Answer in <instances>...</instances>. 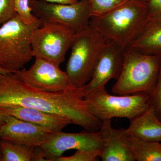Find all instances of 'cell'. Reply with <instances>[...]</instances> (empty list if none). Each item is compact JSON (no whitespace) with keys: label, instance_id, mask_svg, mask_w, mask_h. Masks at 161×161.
<instances>
[{"label":"cell","instance_id":"6da1fadb","mask_svg":"<svg viewBox=\"0 0 161 161\" xmlns=\"http://www.w3.org/2000/svg\"><path fill=\"white\" fill-rule=\"evenodd\" d=\"M21 107L56 114L87 132L100 130L102 121L89 111L80 88L59 92L33 89L13 73L0 74V108Z\"/></svg>","mask_w":161,"mask_h":161},{"label":"cell","instance_id":"7a4b0ae2","mask_svg":"<svg viewBox=\"0 0 161 161\" xmlns=\"http://www.w3.org/2000/svg\"><path fill=\"white\" fill-rule=\"evenodd\" d=\"M149 21L148 2L130 0L109 13L91 17L90 25L125 49L143 31Z\"/></svg>","mask_w":161,"mask_h":161},{"label":"cell","instance_id":"3957f363","mask_svg":"<svg viewBox=\"0 0 161 161\" xmlns=\"http://www.w3.org/2000/svg\"><path fill=\"white\" fill-rule=\"evenodd\" d=\"M161 69V56L144 53L129 47L125 50L121 71L112 92L117 95H150Z\"/></svg>","mask_w":161,"mask_h":161},{"label":"cell","instance_id":"277c9868","mask_svg":"<svg viewBox=\"0 0 161 161\" xmlns=\"http://www.w3.org/2000/svg\"><path fill=\"white\" fill-rule=\"evenodd\" d=\"M38 18L33 23H23L17 14L0 26V68L9 72L23 69L34 57L30 42L33 31L42 25Z\"/></svg>","mask_w":161,"mask_h":161},{"label":"cell","instance_id":"5b68a950","mask_svg":"<svg viewBox=\"0 0 161 161\" xmlns=\"http://www.w3.org/2000/svg\"><path fill=\"white\" fill-rule=\"evenodd\" d=\"M109 41L91 25L75 34L66 70L75 87H82L88 83Z\"/></svg>","mask_w":161,"mask_h":161},{"label":"cell","instance_id":"8992f818","mask_svg":"<svg viewBox=\"0 0 161 161\" xmlns=\"http://www.w3.org/2000/svg\"><path fill=\"white\" fill-rule=\"evenodd\" d=\"M84 100L89 111L102 121L113 118H127L130 121L150 107L148 94L113 95L108 93L105 86L89 92Z\"/></svg>","mask_w":161,"mask_h":161},{"label":"cell","instance_id":"52a82bcc","mask_svg":"<svg viewBox=\"0 0 161 161\" xmlns=\"http://www.w3.org/2000/svg\"><path fill=\"white\" fill-rule=\"evenodd\" d=\"M75 32L67 26L56 23H42L30 37L33 54L60 66L70 48Z\"/></svg>","mask_w":161,"mask_h":161},{"label":"cell","instance_id":"ba28073f","mask_svg":"<svg viewBox=\"0 0 161 161\" xmlns=\"http://www.w3.org/2000/svg\"><path fill=\"white\" fill-rule=\"evenodd\" d=\"M35 16L42 23H56L78 32L90 25L91 14L89 0H80L73 4L52 3L41 0H29Z\"/></svg>","mask_w":161,"mask_h":161},{"label":"cell","instance_id":"9c48e42d","mask_svg":"<svg viewBox=\"0 0 161 161\" xmlns=\"http://www.w3.org/2000/svg\"><path fill=\"white\" fill-rule=\"evenodd\" d=\"M15 77L33 89L47 92H59L76 88L66 72L59 66L41 58H36L28 69L13 73Z\"/></svg>","mask_w":161,"mask_h":161},{"label":"cell","instance_id":"30bf717a","mask_svg":"<svg viewBox=\"0 0 161 161\" xmlns=\"http://www.w3.org/2000/svg\"><path fill=\"white\" fill-rule=\"evenodd\" d=\"M103 138L100 131L79 133L53 132L40 147L46 154L48 161H54L71 150H102Z\"/></svg>","mask_w":161,"mask_h":161},{"label":"cell","instance_id":"8fae6325","mask_svg":"<svg viewBox=\"0 0 161 161\" xmlns=\"http://www.w3.org/2000/svg\"><path fill=\"white\" fill-rule=\"evenodd\" d=\"M125 49L109 41L101 55L91 80L80 88L84 97L95 89L105 86L111 79H118L122 68Z\"/></svg>","mask_w":161,"mask_h":161},{"label":"cell","instance_id":"7c38bea8","mask_svg":"<svg viewBox=\"0 0 161 161\" xmlns=\"http://www.w3.org/2000/svg\"><path fill=\"white\" fill-rule=\"evenodd\" d=\"M52 133L34 124L7 115L6 122L0 128V139L40 147Z\"/></svg>","mask_w":161,"mask_h":161},{"label":"cell","instance_id":"4fadbf2b","mask_svg":"<svg viewBox=\"0 0 161 161\" xmlns=\"http://www.w3.org/2000/svg\"><path fill=\"white\" fill-rule=\"evenodd\" d=\"M112 120L102 121L100 132L103 145L100 157L103 161H135L130 147L129 136L125 129H114Z\"/></svg>","mask_w":161,"mask_h":161},{"label":"cell","instance_id":"5bb4252c","mask_svg":"<svg viewBox=\"0 0 161 161\" xmlns=\"http://www.w3.org/2000/svg\"><path fill=\"white\" fill-rule=\"evenodd\" d=\"M0 111L3 114L14 116L52 132L62 131L68 125L71 124L69 119L63 116L31 108H0Z\"/></svg>","mask_w":161,"mask_h":161},{"label":"cell","instance_id":"9a60e30c","mask_svg":"<svg viewBox=\"0 0 161 161\" xmlns=\"http://www.w3.org/2000/svg\"><path fill=\"white\" fill-rule=\"evenodd\" d=\"M125 132L128 135L150 142H161V121L152 107L130 120Z\"/></svg>","mask_w":161,"mask_h":161},{"label":"cell","instance_id":"2e32d148","mask_svg":"<svg viewBox=\"0 0 161 161\" xmlns=\"http://www.w3.org/2000/svg\"><path fill=\"white\" fill-rule=\"evenodd\" d=\"M130 47L144 53L161 56V20H149Z\"/></svg>","mask_w":161,"mask_h":161},{"label":"cell","instance_id":"e0dca14e","mask_svg":"<svg viewBox=\"0 0 161 161\" xmlns=\"http://www.w3.org/2000/svg\"><path fill=\"white\" fill-rule=\"evenodd\" d=\"M128 136L135 161H161V142H150Z\"/></svg>","mask_w":161,"mask_h":161},{"label":"cell","instance_id":"ac0fdd59","mask_svg":"<svg viewBox=\"0 0 161 161\" xmlns=\"http://www.w3.org/2000/svg\"><path fill=\"white\" fill-rule=\"evenodd\" d=\"M35 147L0 139L1 161H32Z\"/></svg>","mask_w":161,"mask_h":161},{"label":"cell","instance_id":"d6986e66","mask_svg":"<svg viewBox=\"0 0 161 161\" xmlns=\"http://www.w3.org/2000/svg\"><path fill=\"white\" fill-rule=\"evenodd\" d=\"M130 0H89L91 17L101 16L109 13Z\"/></svg>","mask_w":161,"mask_h":161},{"label":"cell","instance_id":"ffe728a7","mask_svg":"<svg viewBox=\"0 0 161 161\" xmlns=\"http://www.w3.org/2000/svg\"><path fill=\"white\" fill-rule=\"evenodd\" d=\"M101 150H78L73 155L62 156L55 159L56 161H95L100 157Z\"/></svg>","mask_w":161,"mask_h":161},{"label":"cell","instance_id":"44dd1931","mask_svg":"<svg viewBox=\"0 0 161 161\" xmlns=\"http://www.w3.org/2000/svg\"><path fill=\"white\" fill-rule=\"evenodd\" d=\"M14 6L16 12L25 24H32L37 19L32 12L29 0H14Z\"/></svg>","mask_w":161,"mask_h":161},{"label":"cell","instance_id":"7402d4cb","mask_svg":"<svg viewBox=\"0 0 161 161\" xmlns=\"http://www.w3.org/2000/svg\"><path fill=\"white\" fill-rule=\"evenodd\" d=\"M149 96L150 106L161 121V69L157 83Z\"/></svg>","mask_w":161,"mask_h":161},{"label":"cell","instance_id":"603a6c76","mask_svg":"<svg viewBox=\"0 0 161 161\" xmlns=\"http://www.w3.org/2000/svg\"><path fill=\"white\" fill-rule=\"evenodd\" d=\"M16 14L14 0H0V26Z\"/></svg>","mask_w":161,"mask_h":161},{"label":"cell","instance_id":"cb8c5ba5","mask_svg":"<svg viewBox=\"0 0 161 161\" xmlns=\"http://www.w3.org/2000/svg\"><path fill=\"white\" fill-rule=\"evenodd\" d=\"M149 20H161V0H149Z\"/></svg>","mask_w":161,"mask_h":161},{"label":"cell","instance_id":"d4e9b609","mask_svg":"<svg viewBox=\"0 0 161 161\" xmlns=\"http://www.w3.org/2000/svg\"><path fill=\"white\" fill-rule=\"evenodd\" d=\"M52 3L61 4H73L78 3V0H41Z\"/></svg>","mask_w":161,"mask_h":161},{"label":"cell","instance_id":"484cf974","mask_svg":"<svg viewBox=\"0 0 161 161\" xmlns=\"http://www.w3.org/2000/svg\"><path fill=\"white\" fill-rule=\"evenodd\" d=\"M7 115L3 114L0 111V128L6 122Z\"/></svg>","mask_w":161,"mask_h":161},{"label":"cell","instance_id":"4316f807","mask_svg":"<svg viewBox=\"0 0 161 161\" xmlns=\"http://www.w3.org/2000/svg\"><path fill=\"white\" fill-rule=\"evenodd\" d=\"M9 73V72L6 71L0 68V74H4V73Z\"/></svg>","mask_w":161,"mask_h":161},{"label":"cell","instance_id":"83f0119b","mask_svg":"<svg viewBox=\"0 0 161 161\" xmlns=\"http://www.w3.org/2000/svg\"><path fill=\"white\" fill-rule=\"evenodd\" d=\"M142 1H146V2H149V0H142Z\"/></svg>","mask_w":161,"mask_h":161},{"label":"cell","instance_id":"f1b7e54d","mask_svg":"<svg viewBox=\"0 0 161 161\" xmlns=\"http://www.w3.org/2000/svg\"></svg>","mask_w":161,"mask_h":161}]
</instances>
